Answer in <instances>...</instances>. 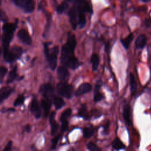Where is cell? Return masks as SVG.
<instances>
[{
	"label": "cell",
	"mask_w": 151,
	"mask_h": 151,
	"mask_svg": "<svg viewBox=\"0 0 151 151\" xmlns=\"http://www.w3.org/2000/svg\"><path fill=\"white\" fill-rule=\"evenodd\" d=\"M76 45L75 35L71 32L68 34L67 41L62 47L61 61L63 66L74 70L80 65L78 59L74 55V50Z\"/></svg>",
	"instance_id": "6da1fadb"
},
{
	"label": "cell",
	"mask_w": 151,
	"mask_h": 151,
	"mask_svg": "<svg viewBox=\"0 0 151 151\" xmlns=\"http://www.w3.org/2000/svg\"><path fill=\"white\" fill-rule=\"evenodd\" d=\"M16 23H8L6 22L2 27V45L4 51L9 48L10 42L11 41L14 32L17 28Z\"/></svg>",
	"instance_id": "7a4b0ae2"
},
{
	"label": "cell",
	"mask_w": 151,
	"mask_h": 151,
	"mask_svg": "<svg viewBox=\"0 0 151 151\" xmlns=\"http://www.w3.org/2000/svg\"><path fill=\"white\" fill-rule=\"evenodd\" d=\"M48 42L44 43V53L50 68L52 70H54L57 64V56L58 54L59 49L58 46H55L50 49L48 48Z\"/></svg>",
	"instance_id": "3957f363"
},
{
	"label": "cell",
	"mask_w": 151,
	"mask_h": 151,
	"mask_svg": "<svg viewBox=\"0 0 151 151\" xmlns=\"http://www.w3.org/2000/svg\"><path fill=\"white\" fill-rule=\"evenodd\" d=\"M22 54V49L21 47L14 45L11 48L4 51V60L8 63H12L18 60Z\"/></svg>",
	"instance_id": "277c9868"
},
{
	"label": "cell",
	"mask_w": 151,
	"mask_h": 151,
	"mask_svg": "<svg viewBox=\"0 0 151 151\" xmlns=\"http://www.w3.org/2000/svg\"><path fill=\"white\" fill-rule=\"evenodd\" d=\"M57 91L60 96L70 99L73 95L74 87L64 81H61L57 85Z\"/></svg>",
	"instance_id": "5b68a950"
},
{
	"label": "cell",
	"mask_w": 151,
	"mask_h": 151,
	"mask_svg": "<svg viewBox=\"0 0 151 151\" xmlns=\"http://www.w3.org/2000/svg\"><path fill=\"white\" fill-rule=\"evenodd\" d=\"M14 3L26 12H31L34 9L33 0H14Z\"/></svg>",
	"instance_id": "8992f818"
},
{
	"label": "cell",
	"mask_w": 151,
	"mask_h": 151,
	"mask_svg": "<svg viewBox=\"0 0 151 151\" xmlns=\"http://www.w3.org/2000/svg\"><path fill=\"white\" fill-rule=\"evenodd\" d=\"M74 6L77 11H82L84 12H88L92 13V6L90 3L86 0H75Z\"/></svg>",
	"instance_id": "52a82bcc"
},
{
	"label": "cell",
	"mask_w": 151,
	"mask_h": 151,
	"mask_svg": "<svg viewBox=\"0 0 151 151\" xmlns=\"http://www.w3.org/2000/svg\"><path fill=\"white\" fill-rule=\"evenodd\" d=\"M39 91L43 97L51 99L54 93V87L50 83L43 84L40 86Z\"/></svg>",
	"instance_id": "ba28073f"
},
{
	"label": "cell",
	"mask_w": 151,
	"mask_h": 151,
	"mask_svg": "<svg viewBox=\"0 0 151 151\" xmlns=\"http://www.w3.org/2000/svg\"><path fill=\"white\" fill-rule=\"evenodd\" d=\"M30 110L32 113L37 119H39L41 117L42 114V111H41V107L40 106L39 102L35 96H34L32 98V100L31 101Z\"/></svg>",
	"instance_id": "9c48e42d"
},
{
	"label": "cell",
	"mask_w": 151,
	"mask_h": 151,
	"mask_svg": "<svg viewBox=\"0 0 151 151\" xmlns=\"http://www.w3.org/2000/svg\"><path fill=\"white\" fill-rule=\"evenodd\" d=\"M68 16L70 18V24L74 29L77 28L78 25V13L74 6H73L68 11Z\"/></svg>",
	"instance_id": "30bf717a"
},
{
	"label": "cell",
	"mask_w": 151,
	"mask_h": 151,
	"mask_svg": "<svg viewBox=\"0 0 151 151\" xmlns=\"http://www.w3.org/2000/svg\"><path fill=\"white\" fill-rule=\"evenodd\" d=\"M17 36L20 41L27 45H30L32 43V39L28 32L24 29H20L17 34Z\"/></svg>",
	"instance_id": "8fae6325"
},
{
	"label": "cell",
	"mask_w": 151,
	"mask_h": 151,
	"mask_svg": "<svg viewBox=\"0 0 151 151\" xmlns=\"http://www.w3.org/2000/svg\"><path fill=\"white\" fill-rule=\"evenodd\" d=\"M92 90L91 85L88 83H84L80 85L78 88L75 92V95L76 96H81L85 93L90 92Z\"/></svg>",
	"instance_id": "7c38bea8"
},
{
	"label": "cell",
	"mask_w": 151,
	"mask_h": 151,
	"mask_svg": "<svg viewBox=\"0 0 151 151\" xmlns=\"http://www.w3.org/2000/svg\"><path fill=\"white\" fill-rule=\"evenodd\" d=\"M14 88L9 86H6L0 88V103L6 99L13 92Z\"/></svg>",
	"instance_id": "4fadbf2b"
},
{
	"label": "cell",
	"mask_w": 151,
	"mask_h": 151,
	"mask_svg": "<svg viewBox=\"0 0 151 151\" xmlns=\"http://www.w3.org/2000/svg\"><path fill=\"white\" fill-rule=\"evenodd\" d=\"M41 105L43 109L44 116L47 117L50 112V110L51 106V99L47 98H43L41 101Z\"/></svg>",
	"instance_id": "5bb4252c"
},
{
	"label": "cell",
	"mask_w": 151,
	"mask_h": 151,
	"mask_svg": "<svg viewBox=\"0 0 151 151\" xmlns=\"http://www.w3.org/2000/svg\"><path fill=\"white\" fill-rule=\"evenodd\" d=\"M123 119L125 121V123L128 125H132V119H131V113H130V107L128 105H124L123 107Z\"/></svg>",
	"instance_id": "9a60e30c"
},
{
	"label": "cell",
	"mask_w": 151,
	"mask_h": 151,
	"mask_svg": "<svg viewBox=\"0 0 151 151\" xmlns=\"http://www.w3.org/2000/svg\"><path fill=\"white\" fill-rule=\"evenodd\" d=\"M55 113L52 111L50 116V123L51 125V135H54L58 128V124L55 120Z\"/></svg>",
	"instance_id": "2e32d148"
},
{
	"label": "cell",
	"mask_w": 151,
	"mask_h": 151,
	"mask_svg": "<svg viewBox=\"0 0 151 151\" xmlns=\"http://www.w3.org/2000/svg\"><path fill=\"white\" fill-rule=\"evenodd\" d=\"M57 75L61 81H64L69 75V71L67 68L62 65L60 66L57 70Z\"/></svg>",
	"instance_id": "e0dca14e"
},
{
	"label": "cell",
	"mask_w": 151,
	"mask_h": 151,
	"mask_svg": "<svg viewBox=\"0 0 151 151\" xmlns=\"http://www.w3.org/2000/svg\"><path fill=\"white\" fill-rule=\"evenodd\" d=\"M147 41L146 37L145 34H140L135 41V47L137 49H142L145 47Z\"/></svg>",
	"instance_id": "ac0fdd59"
},
{
	"label": "cell",
	"mask_w": 151,
	"mask_h": 151,
	"mask_svg": "<svg viewBox=\"0 0 151 151\" xmlns=\"http://www.w3.org/2000/svg\"><path fill=\"white\" fill-rule=\"evenodd\" d=\"M129 84L131 93L132 94H135L137 90V84L134 78V76L132 73H130L129 74Z\"/></svg>",
	"instance_id": "d6986e66"
},
{
	"label": "cell",
	"mask_w": 151,
	"mask_h": 151,
	"mask_svg": "<svg viewBox=\"0 0 151 151\" xmlns=\"http://www.w3.org/2000/svg\"><path fill=\"white\" fill-rule=\"evenodd\" d=\"M78 13V25L80 28H84L86 24V18L85 12L82 11H77Z\"/></svg>",
	"instance_id": "ffe728a7"
},
{
	"label": "cell",
	"mask_w": 151,
	"mask_h": 151,
	"mask_svg": "<svg viewBox=\"0 0 151 151\" xmlns=\"http://www.w3.org/2000/svg\"><path fill=\"white\" fill-rule=\"evenodd\" d=\"M78 115L79 117L84 118L85 119H88L90 117L89 113L87 110V106L86 104H83L79 109L78 111Z\"/></svg>",
	"instance_id": "44dd1931"
},
{
	"label": "cell",
	"mask_w": 151,
	"mask_h": 151,
	"mask_svg": "<svg viewBox=\"0 0 151 151\" xmlns=\"http://www.w3.org/2000/svg\"><path fill=\"white\" fill-rule=\"evenodd\" d=\"M111 145H112V147H113V149H114L115 150H119L120 149H124L126 147L124 143L117 137L113 141Z\"/></svg>",
	"instance_id": "7402d4cb"
},
{
	"label": "cell",
	"mask_w": 151,
	"mask_h": 151,
	"mask_svg": "<svg viewBox=\"0 0 151 151\" xmlns=\"http://www.w3.org/2000/svg\"><path fill=\"white\" fill-rule=\"evenodd\" d=\"M53 103L55 106V108L57 110L61 109L65 105V101H64V100L62 98L57 96L54 97Z\"/></svg>",
	"instance_id": "603a6c76"
},
{
	"label": "cell",
	"mask_w": 151,
	"mask_h": 151,
	"mask_svg": "<svg viewBox=\"0 0 151 151\" xmlns=\"http://www.w3.org/2000/svg\"><path fill=\"white\" fill-rule=\"evenodd\" d=\"M17 67L15 66L9 72V74H8V77L7 78V80H6V83L9 84L11 83L12 82H13L15 78L17 77Z\"/></svg>",
	"instance_id": "cb8c5ba5"
},
{
	"label": "cell",
	"mask_w": 151,
	"mask_h": 151,
	"mask_svg": "<svg viewBox=\"0 0 151 151\" xmlns=\"http://www.w3.org/2000/svg\"><path fill=\"white\" fill-rule=\"evenodd\" d=\"M100 62L99 57L97 54H92L91 57V63L92 64V69L93 71H96L99 66Z\"/></svg>",
	"instance_id": "d4e9b609"
},
{
	"label": "cell",
	"mask_w": 151,
	"mask_h": 151,
	"mask_svg": "<svg viewBox=\"0 0 151 151\" xmlns=\"http://www.w3.org/2000/svg\"><path fill=\"white\" fill-rule=\"evenodd\" d=\"M133 39V34H130L126 38H125L124 39H122L120 40V41H121L122 45H123V47H124V48L128 49Z\"/></svg>",
	"instance_id": "484cf974"
},
{
	"label": "cell",
	"mask_w": 151,
	"mask_h": 151,
	"mask_svg": "<svg viewBox=\"0 0 151 151\" xmlns=\"http://www.w3.org/2000/svg\"><path fill=\"white\" fill-rule=\"evenodd\" d=\"M94 133V129L92 126L86 127L83 129V136L85 138H90Z\"/></svg>",
	"instance_id": "4316f807"
},
{
	"label": "cell",
	"mask_w": 151,
	"mask_h": 151,
	"mask_svg": "<svg viewBox=\"0 0 151 151\" xmlns=\"http://www.w3.org/2000/svg\"><path fill=\"white\" fill-rule=\"evenodd\" d=\"M68 8V5L67 2H64L61 4H60L59 5H58L56 8V11L58 14H62L64 11H65Z\"/></svg>",
	"instance_id": "83f0119b"
},
{
	"label": "cell",
	"mask_w": 151,
	"mask_h": 151,
	"mask_svg": "<svg viewBox=\"0 0 151 151\" xmlns=\"http://www.w3.org/2000/svg\"><path fill=\"white\" fill-rule=\"evenodd\" d=\"M71 113H72V110L70 108H68V109H65L62 113V114H61V115L60 116V121L62 122L63 121L66 120L71 115Z\"/></svg>",
	"instance_id": "f1b7e54d"
},
{
	"label": "cell",
	"mask_w": 151,
	"mask_h": 151,
	"mask_svg": "<svg viewBox=\"0 0 151 151\" xmlns=\"http://www.w3.org/2000/svg\"><path fill=\"white\" fill-rule=\"evenodd\" d=\"M104 98V96L103 93H100L99 90H96L94 93V100L95 101H99Z\"/></svg>",
	"instance_id": "f546056e"
},
{
	"label": "cell",
	"mask_w": 151,
	"mask_h": 151,
	"mask_svg": "<svg viewBox=\"0 0 151 151\" xmlns=\"http://www.w3.org/2000/svg\"><path fill=\"white\" fill-rule=\"evenodd\" d=\"M25 100V97L24 95H20L19 96L16 100H15V101L14 102V106L17 107L18 106H20L21 104H23L24 101Z\"/></svg>",
	"instance_id": "4dcf8cb0"
},
{
	"label": "cell",
	"mask_w": 151,
	"mask_h": 151,
	"mask_svg": "<svg viewBox=\"0 0 151 151\" xmlns=\"http://www.w3.org/2000/svg\"><path fill=\"white\" fill-rule=\"evenodd\" d=\"M87 147L89 150L91 151H100L101 149H100L96 145L92 142H89L87 145Z\"/></svg>",
	"instance_id": "1f68e13d"
},
{
	"label": "cell",
	"mask_w": 151,
	"mask_h": 151,
	"mask_svg": "<svg viewBox=\"0 0 151 151\" xmlns=\"http://www.w3.org/2000/svg\"><path fill=\"white\" fill-rule=\"evenodd\" d=\"M7 68L4 66H0V83L2 82L4 77L7 73Z\"/></svg>",
	"instance_id": "d6a6232c"
},
{
	"label": "cell",
	"mask_w": 151,
	"mask_h": 151,
	"mask_svg": "<svg viewBox=\"0 0 151 151\" xmlns=\"http://www.w3.org/2000/svg\"><path fill=\"white\" fill-rule=\"evenodd\" d=\"M60 137H61V135H60V134H58V135H57V136L54 137L52 139V140H51V149L54 150V149H55L56 148L57 145V143H58V140H59Z\"/></svg>",
	"instance_id": "836d02e7"
},
{
	"label": "cell",
	"mask_w": 151,
	"mask_h": 151,
	"mask_svg": "<svg viewBox=\"0 0 151 151\" xmlns=\"http://www.w3.org/2000/svg\"><path fill=\"white\" fill-rule=\"evenodd\" d=\"M68 123L67 120H64L62 122V124H61V132H64L68 129Z\"/></svg>",
	"instance_id": "e575fe53"
},
{
	"label": "cell",
	"mask_w": 151,
	"mask_h": 151,
	"mask_svg": "<svg viewBox=\"0 0 151 151\" xmlns=\"http://www.w3.org/2000/svg\"><path fill=\"white\" fill-rule=\"evenodd\" d=\"M0 20L4 22H5L8 20V18L5 13L1 9H0Z\"/></svg>",
	"instance_id": "d590c367"
},
{
	"label": "cell",
	"mask_w": 151,
	"mask_h": 151,
	"mask_svg": "<svg viewBox=\"0 0 151 151\" xmlns=\"http://www.w3.org/2000/svg\"><path fill=\"white\" fill-rule=\"evenodd\" d=\"M145 25L147 28H151V17L147 18L145 21Z\"/></svg>",
	"instance_id": "8d00e7d4"
},
{
	"label": "cell",
	"mask_w": 151,
	"mask_h": 151,
	"mask_svg": "<svg viewBox=\"0 0 151 151\" xmlns=\"http://www.w3.org/2000/svg\"><path fill=\"white\" fill-rule=\"evenodd\" d=\"M12 147V142L9 141L8 142V143L7 144V145L6 146V147L4 149V151H9L11 150Z\"/></svg>",
	"instance_id": "74e56055"
},
{
	"label": "cell",
	"mask_w": 151,
	"mask_h": 151,
	"mask_svg": "<svg viewBox=\"0 0 151 151\" xmlns=\"http://www.w3.org/2000/svg\"><path fill=\"white\" fill-rule=\"evenodd\" d=\"M31 126L29 124H27L25 127H24V130L26 131L27 132H29L31 130Z\"/></svg>",
	"instance_id": "f35d334b"
},
{
	"label": "cell",
	"mask_w": 151,
	"mask_h": 151,
	"mask_svg": "<svg viewBox=\"0 0 151 151\" xmlns=\"http://www.w3.org/2000/svg\"><path fill=\"white\" fill-rule=\"evenodd\" d=\"M1 1H2V0H0V5L1 4Z\"/></svg>",
	"instance_id": "ab89813d"
},
{
	"label": "cell",
	"mask_w": 151,
	"mask_h": 151,
	"mask_svg": "<svg viewBox=\"0 0 151 151\" xmlns=\"http://www.w3.org/2000/svg\"><path fill=\"white\" fill-rule=\"evenodd\" d=\"M65 1H71V0H65Z\"/></svg>",
	"instance_id": "60d3db41"
}]
</instances>
